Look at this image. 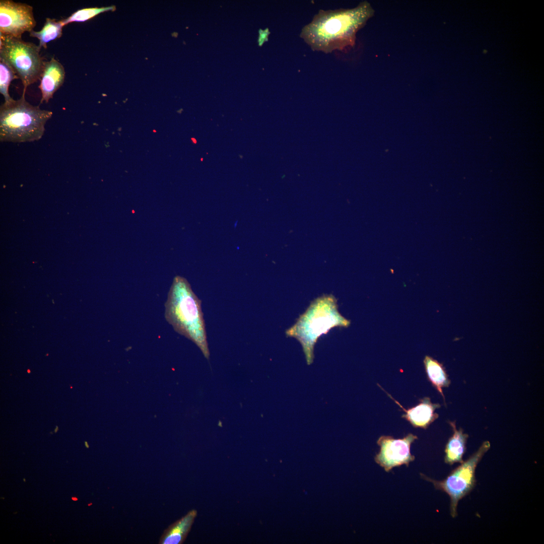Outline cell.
<instances>
[{
	"label": "cell",
	"instance_id": "6da1fadb",
	"mask_svg": "<svg viewBox=\"0 0 544 544\" xmlns=\"http://www.w3.org/2000/svg\"><path fill=\"white\" fill-rule=\"evenodd\" d=\"M374 14L367 2L353 9L321 10L302 28L300 37L314 51H343L354 46L357 32Z\"/></svg>",
	"mask_w": 544,
	"mask_h": 544
},
{
	"label": "cell",
	"instance_id": "7a4b0ae2",
	"mask_svg": "<svg viewBox=\"0 0 544 544\" xmlns=\"http://www.w3.org/2000/svg\"><path fill=\"white\" fill-rule=\"evenodd\" d=\"M201 303L186 279L177 276L165 303V317L177 332L193 342L209 359L210 352Z\"/></svg>",
	"mask_w": 544,
	"mask_h": 544
},
{
	"label": "cell",
	"instance_id": "3957f363",
	"mask_svg": "<svg viewBox=\"0 0 544 544\" xmlns=\"http://www.w3.org/2000/svg\"><path fill=\"white\" fill-rule=\"evenodd\" d=\"M350 323L339 312L335 298L332 295H323L311 302L286 334L301 344L309 364L313 358L314 345L321 335L326 334L332 328L347 327Z\"/></svg>",
	"mask_w": 544,
	"mask_h": 544
},
{
	"label": "cell",
	"instance_id": "277c9868",
	"mask_svg": "<svg viewBox=\"0 0 544 544\" xmlns=\"http://www.w3.org/2000/svg\"><path fill=\"white\" fill-rule=\"evenodd\" d=\"M26 92L21 98L4 102L0 107V141L2 142L24 143L39 140L45 131V125L53 114L41 109L25 99Z\"/></svg>",
	"mask_w": 544,
	"mask_h": 544
},
{
	"label": "cell",
	"instance_id": "5b68a950",
	"mask_svg": "<svg viewBox=\"0 0 544 544\" xmlns=\"http://www.w3.org/2000/svg\"><path fill=\"white\" fill-rule=\"evenodd\" d=\"M38 45L0 34V61L8 64L21 80L23 91L40 80L44 62Z\"/></svg>",
	"mask_w": 544,
	"mask_h": 544
},
{
	"label": "cell",
	"instance_id": "8992f818",
	"mask_svg": "<svg viewBox=\"0 0 544 544\" xmlns=\"http://www.w3.org/2000/svg\"><path fill=\"white\" fill-rule=\"evenodd\" d=\"M491 447L489 441H484L480 447L466 460L452 470L442 481H437L420 473L421 478L432 483L436 489L446 493L450 500V511L453 518L457 515L459 501L474 488L476 481L475 473L478 464Z\"/></svg>",
	"mask_w": 544,
	"mask_h": 544
},
{
	"label": "cell",
	"instance_id": "52a82bcc",
	"mask_svg": "<svg viewBox=\"0 0 544 544\" xmlns=\"http://www.w3.org/2000/svg\"><path fill=\"white\" fill-rule=\"evenodd\" d=\"M36 25L31 6L12 0L0 1V34L22 38L24 33H30Z\"/></svg>",
	"mask_w": 544,
	"mask_h": 544
},
{
	"label": "cell",
	"instance_id": "ba28073f",
	"mask_svg": "<svg viewBox=\"0 0 544 544\" xmlns=\"http://www.w3.org/2000/svg\"><path fill=\"white\" fill-rule=\"evenodd\" d=\"M417 439V436L412 433L401 439H395L390 436H380L377 441L380 450L374 457L375 461L386 472L403 464L408 466L415 459L411 453L410 447Z\"/></svg>",
	"mask_w": 544,
	"mask_h": 544
},
{
	"label": "cell",
	"instance_id": "9c48e42d",
	"mask_svg": "<svg viewBox=\"0 0 544 544\" xmlns=\"http://www.w3.org/2000/svg\"><path fill=\"white\" fill-rule=\"evenodd\" d=\"M379 386L403 410L405 413L402 415V417L409 421L414 427L427 429L438 418L439 415L435 413V411L440 407L441 405L439 403H432L429 397H424L420 399L418 404L406 410L380 385Z\"/></svg>",
	"mask_w": 544,
	"mask_h": 544
},
{
	"label": "cell",
	"instance_id": "30bf717a",
	"mask_svg": "<svg viewBox=\"0 0 544 544\" xmlns=\"http://www.w3.org/2000/svg\"><path fill=\"white\" fill-rule=\"evenodd\" d=\"M65 70L62 64L54 57L45 61L39 88L41 93L40 103H48L63 85Z\"/></svg>",
	"mask_w": 544,
	"mask_h": 544
},
{
	"label": "cell",
	"instance_id": "8fae6325",
	"mask_svg": "<svg viewBox=\"0 0 544 544\" xmlns=\"http://www.w3.org/2000/svg\"><path fill=\"white\" fill-rule=\"evenodd\" d=\"M448 423L452 428L453 434L445 445L444 462L451 465L463 461V457L466 451L468 435L464 433L462 428H456L455 421H448Z\"/></svg>",
	"mask_w": 544,
	"mask_h": 544
},
{
	"label": "cell",
	"instance_id": "7c38bea8",
	"mask_svg": "<svg viewBox=\"0 0 544 544\" xmlns=\"http://www.w3.org/2000/svg\"><path fill=\"white\" fill-rule=\"evenodd\" d=\"M197 515L195 510H191L175 521L165 530L161 537L160 544H180L183 543L189 532Z\"/></svg>",
	"mask_w": 544,
	"mask_h": 544
},
{
	"label": "cell",
	"instance_id": "4fadbf2b",
	"mask_svg": "<svg viewBox=\"0 0 544 544\" xmlns=\"http://www.w3.org/2000/svg\"><path fill=\"white\" fill-rule=\"evenodd\" d=\"M423 362L429 381L441 395L446 403L442 389L449 387L451 381L445 367L442 363L429 356H425Z\"/></svg>",
	"mask_w": 544,
	"mask_h": 544
},
{
	"label": "cell",
	"instance_id": "5bb4252c",
	"mask_svg": "<svg viewBox=\"0 0 544 544\" xmlns=\"http://www.w3.org/2000/svg\"><path fill=\"white\" fill-rule=\"evenodd\" d=\"M63 26L60 20L57 21L55 19L47 18L42 29L39 31L32 30L29 35L39 40L38 46L40 48L46 49L48 42L61 37Z\"/></svg>",
	"mask_w": 544,
	"mask_h": 544
},
{
	"label": "cell",
	"instance_id": "9a60e30c",
	"mask_svg": "<svg viewBox=\"0 0 544 544\" xmlns=\"http://www.w3.org/2000/svg\"><path fill=\"white\" fill-rule=\"evenodd\" d=\"M116 10L115 6L95 7L80 9L75 12L69 17L60 20L63 25H65L73 22H84L88 21L98 15L108 11H114Z\"/></svg>",
	"mask_w": 544,
	"mask_h": 544
},
{
	"label": "cell",
	"instance_id": "2e32d148",
	"mask_svg": "<svg viewBox=\"0 0 544 544\" xmlns=\"http://www.w3.org/2000/svg\"><path fill=\"white\" fill-rule=\"evenodd\" d=\"M16 74L6 63L0 61V93L5 98V102L13 99L9 93V88L12 80L16 78Z\"/></svg>",
	"mask_w": 544,
	"mask_h": 544
},
{
	"label": "cell",
	"instance_id": "e0dca14e",
	"mask_svg": "<svg viewBox=\"0 0 544 544\" xmlns=\"http://www.w3.org/2000/svg\"><path fill=\"white\" fill-rule=\"evenodd\" d=\"M267 35L266 34V31L264 32L261 31V33H260V36L258 40V42L260 44H262L263 43V41L265 40V38H267Z\"/></svg>",
	"mask_w": 544,
	"mask_h": 544
},
{
	"label": "cell",
	"instance_id": "ac0fdd59",
	"mask_svg": "<svg viewBox=\"0 0 544 544\" xmlns=\"http://www.w3.org/2000/svg\"><path fill=\"white\" fill-rule=\"evenodd\" d=\"M72 500L74 501H77L78 500V498L77 497H72Z\"/></svg>",
	"mask_w": 544,
	"mask_h": 544
},
{
	"label": "cell",
	"instance_id": "d6986e66",
	"mask_svg": "<svg viewBox=\"0 0 544 544\" xmlns=\"http://www.w3.org/2000/svg\"><path fill=\"white\" fill-rule=\"evenodd\" d=\"M85 446H86V447L87 448H89V445H88V443H87V441H85Z\"/></svg>",
	"mask_w": 544,
	"mask_h": 544
},
{
	"label": "cell",
	"instance_id": "ffe728a7",
	"mask_svg": "<svg viewBox=\"0 0 544 544\" xmlns=\"http://www.w3.org/2000/svg\"><path fill=\"white\" fill-rule=\"evenodd\" d=\"M58 430V427H57V426H56V428H55V429L54 430V433H56V432H57V431Z\"/></svg>",
	"mask_w": 544,
	"mask_h": 544
},
{
	"label": "cell",
	"instance_id": "44dd1931",
	"mask_svg": "<svg viewBox=\"0 0 544 544\" xmlns=\"http://www.w3.org/2000/svg\"><path fill=\"white\" fill-rule=\"evenodd\" d=\"M23 482H26V479H25V478H23Z\"/></svg>",
	"mask_w": 544,
	"mask_h": 544
},
{
	"label": "cell",
	"instance_id": "7402d4cb",
	"mask_svg": "<svg viewBox=\"0 0 544 544\" xmlns=\"http://www.w3.org/2000/svg\"><path fill=\"white\" fill-rule=\"evenodd\" d=\"M18 513L17 512H15V513H14V514H16V513Z\"/></svg>",
	"mask_w": 544,
	"mask_h": 544
},
{
	"label": "cell",
	"instance_id": "603a6c76",
	"mask_svg": "<svg viewBox=\"0 0 544 544\" xmlns=\"http://www.w3.org/2000/svg\"><path fill=\"white\" fill-rule=\"evenodd\" d=\"M1 499H4V497H1Z\"/></svg>",
	"mask_w": 544,
	"mask_h": 544
}]
</instances>
